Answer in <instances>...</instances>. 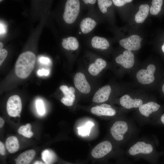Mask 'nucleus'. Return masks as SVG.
<instances>
[{
    "label": "nucleus",
    "mask_w": 164,
    "mask_h": 164,
    "mask_svg": "<svg viewBox=\"0 0 164 164\" xmlns=\"http://www.w3.org/2000/svg\"><path fill=\"white\" fill-rule=\"evenodd\" d=\"M31 125L29 123H27L26 125L21 126L18 130L19 134L23 135L24 136L30 138L33 135V133L31 131Z\"/></svg>",
    "instance_id": "nucleus-25"
},
{
    "label": "nucleus",
    "mask_w": 164,
    "mask_h": 164,
    "mask_svg": "<svg viewBox=\"0 0 164 164\" xmlns=\"http://www.w3.org/2000/svg\"><path fill=\"white\" fill-rule=\"evenodd\" d=\"M162 51L164 53V43L162 46Z\"/></svg>",
    "instance_id": "nucleus-41"
},
{
    "label": "nucleus",
    "mask_w": 164,
    "mask_h": 164,
    "mask_svg": "<svg viewBox=\"0 0 164 164\" xmlns=\"http://www.w3.org/2000/svg\"><path fill=\"white\" fill-rule=\"evenodd\" d=\"M149 7L147 4L140 5L139 9L135 16V21L137 23H142L146 18L149 14Z\"/></svg>",
    "instance_id": "nucleus-19"
},
{
    "label": "nucleus",
    "mask_w": 164,
    "mask_h": 164,
    "mask_svg": "<svg viewBox=\"0 0 164 164\" xmlns=\"http://www.w3.org/2000/svg\"><path fill=\"white\" fill-rule=\"evenodd\" d=\"M74 83L76 87L81 92L87 94L90 92V86L82 73L78 72L75 75L74 77Z\"/></svg>",
    "instance_id": "nucleus-9"
},
{
    "label": "nucleus",
    "mask_w": 164,
    "mask_h": 164,
    "mask_svg": "<svg viewBox=\"0 0 164 164\" xmlns=\"http://www.w3.org/2000/svg\"><path fill=\"white\" fill-rule=\"evenodd\" d=\"M36 105L38 114L40 115L44 114L45 113V110L43 101L41 100H37Z\"/></svg>",
    "instance_id": "nucleus-28"
},
{
    "label": "nucleus",
    "mask_w": 164,
    "mask_h": 164,
    "mask_svg": "<svg viewBox=\"0 0 164 164\" xmlns=\"http://www.w3.org/2000/svg\"><path fill=\"white\" fill-rule=\"evenodd\" d=\"M132 0H113L114 4L117 6H121L126 3L132 2Z\"/></svg>",
    "instance_id": "nucleus-30"
},
{
    "label": "nucleus",
    "mask_w": 164,
    "mask_h": 164,
    "mask_svg": "<svg viewBox=\"0 0 164 164\" xmlns=\"http://www.w3.org/2000/svg\"><path fill=\"white\" fill-rule=\"evenodd\" d=\"M42 159L46 164H54L57 160V156L52 150L46 149L41 153Z\"/></svg>",
    "instance_id": "nucleus-23"
},
{
    "label": "nucleus",
    "mask_w": 164,
    "mask_h": 164,
    "mask_svg": "<svg viewBox=\"0 0 164 164\" xmlns=\"http://www.w3.org/2000/svg\"><path fill=\"white\" fill-rule=\"evenodd\" d=\"M161 120L162 122L164 124V114L161 116Z\"/></svg>",
    "instance_id": "nucleus-39"
},
{
    "label": "nucleus",
    "mask_w": 164,
    "mask_h": 164,
    "mask_svg": "<svg viewBox=\"0 0 164 164\" xmlns=\"http://www.w3.org/2000/svg\"><path fill=\"white\" fill-rule=\"evenodd\" d=\"M155 70L154 65L150 64L147 69H142L136 74V78L138 82L142 84H149L153 82L155 80L154 74Z\"/></svg>",
    "instance_id": "nucleus-4"
},
{
    "label": "nucleus",
    "mask_w": 164,
    "mask_h": 164,
    "mask_svg": "<svg viewBox=\"0 0 164 164\" xmlns=\"http://www.w3.org/2000/svg\"><path fill=\"white\" fill-rule=\"evenodd\" d=\"M91 112L93 114H96L98 116H112L114 115L116 113L115 110L112 108L104 107L100 105L92 108Z\"/></svg>",
    "instance_id": "nucleus-17"
},
{
    "label": "nucleus",
    "mask_w": 164,
    "mask_h": 164,
    "mask_svg": "<svg viewBox=\"0 0 164 164\" xmlns=\"http://www.w3.org/2000/svg\"><path fill=\"white\" fill-rule=\"evenodd\" d=\"M162 0H153L152 5L150 9V12L152 15H155L158 14L161 10L163 3Z\"/></svg>",
    "instance_id": "nucleus-26"
},
{
    "label": "nucleus",
    "mask_w": 164,
    "mask_h": 164,
    "mask_svg": "<svg viewBox=\"0 0 164 164\" xmlns=\"http://www.w3.org/2000/svg\"><path fill=\"white\" fill-rule=\"evenodd\" d=\"M69 92L71 94H74L75 93V89L74 88L72 87H70L69 88Z\"/></svg>",
    "instance_id": "nucleus-36"
},
{
    "label": "nucleus",
    "mask_w": 164,
    "mask_h": 164,
    "mask_svg": "<svg viewBox=\"0 0 164 164\" xmlns=\"http://www.w3.org/2000/svg\"><path fill=\"white\" fill-rule=\"evenodd\" d=\"M106 62L101 58L96 59L94 63L89 66L88 71L89 73L92 75L96 76L99 74L102 69L106 66Z\"/></svg>",
    "instance_id": "nucleus-15"
},
{
    "label": "nucleus",
    "mask_w": 164,
    "mask_h": 164,
    "mask_svg": "<svg viewBox=\"0 0 164 164\" xmlns=\"http://www.w3.org/2000/svg\"><path fill=\"white\" fill-rule=\"evenodd\" d=\"M5 150L3 143L0 142V154L2 156H4L5 154Z\"/></svg>",
    "instance_id": "nucleus-32"
},
{
    "label": "nucleus",
    "mask_w": 164,
    "mask_h": 164,
    "mask_svg": "<svg viewBox=\"0 0 164 164\" xmlns=\"http://www.w3.org/2000/svg\"><path fill=\"white\" fill-rule=\"evenodd\" d=\"M4 124V121L1 117L0 118V128H2Z\"/></svg>",
    "instance_id": "nucleus-38"
},
{
    "label": "nucleus",
    "mask_w": 164,
    "mask_h": 164,
    "mask_svg": "<svg viewBox=\"0 0 164 164\" xmlns=\"http://www.w3.org/2000/svg\"><path fill=\"white\" fill-rule=\"evenodd\" d=\"M6 32V27L2 23L0 22V34H3Z\"/></svg>",
    "instance_id": "nucleus-34"
},
{
    "label": "nucleus",
    "mask_w": 164,
    "mask_h": 164,
    "mask_svg": "<svg viewBox=\"0 0 164 164\" xmlns=\"http://www.w3.org/2000/svg\"><path fill=\"white\" fill-rule=\"evenodd\" d=\"M49 73V72L48 70L45 69L44 68L39 70L37 72V73L40 76L43 75L47 76L48 75Z\"/></svg>",
    "instance_id": "nucleus-31"
},
{
    "label": "nucleus",
    "mask_w": 164,
    "mask_h": 164,
    "mask_svg": "<svg viewBox=\"0 0 164 164\" xmlns=\"http://www.w3.org/2000/svg\"><path fill=\"white\" fill-rule=\"evenodd\" d=\"M8 52L7 50L4 49H2L0 50V65L1 66L5 59L7 55Z\"/></svg>",
    "instance_id": "nucleus-29"
},
{
    "label": "nucleus",
    "mask_w": 164,
    "mask_h": 164,
    "mask_svg": "<svg viewBox=\"0 0 164 164\" xmlns=\"http://www.w3.org/2000/svg\"><path fill=\"white\" fill-rule=\"evenodd\" d=\"M80 10V2L78 0L67 1L63 17L65 22L68 24L73 23L78 17Z\"/></svg>",
    "instance_id": "nucleus-2"
},
{
    "label": "nucleus",
    "mask_w": 164,
    "mask_h": 164,
    "mask_svg": "<svg viewBox=\"0 0 164 164\" xmlns=\"http://www.w3.org/2000/svg\"><path fill=\"white\" fill-rule=\"evenodd\" d=\"M111 91V87L106 85L99 88L94 95L92 101L97 103L105 102L108 99Z\"/></svg>",
    "instance_id": "nucleus-11"
},
{
    "label": "nucleus",
    "mask_w": 164,
    "mask_h": 164,
    "mask_svg": "<svg viewBox=\"0 0 164 164\" xmlns=\"http://www.w3.org/2000/svg\"><path fill=\"white\" fill-rule=\"evenodd\" d=\"M39 61L41 63L43 64H47L50 62V60L48 58L44 57H41Z\"/></svg>",
    "instance_id": "nucleus-33"
},
{
    "label": "nucleus",
    "mask_w": 164,
    "mask_h": 164,
    "mask_svg": "<svg viewBox=\"0 0 164 164\" xmlns=\"http://www.w3.org/2000/svg\"><path fill=\"white\" fill-rule=\"evenodd\" d=\"M22 103L20 97L17 95L11 96L7 103L6 110L9 116L12 117L20 116Z\"/></svg>",
    "instance_id": "nucleus-3"
},
{
    "label": "nucleus",
    "mask_w": 164,
    "mask_h": 164,
    "mask_svg": "<svg viewBox=\"0 0 164 164\" xmlns=\"http://www.w3.org/2000/svg\"><path fill=\"white\" fill-rule=\"evenodd\" d=\"M63 47L67 50H74L77 49L79 43L77 39L73 37H69L62 39Z\"/></svg>",
    "instance_id": "nucleus-22"
},
{
    "label": "nucleus",
    "mask_w": 164,
    "mask_h": 164,
    "mask_svg": "<svg viewBox=\"0 0 164 164\" xmlns=\"http://www.w3.org/2000/svg\"><path fill=\"white\" fill-rule=\"evenodd\" d=\"M153 147L149 143L143 141H139L132 146L129 149L128 152L131 155L139 154H148L153 151Z\"/></svg>",
    "instance_id": "nucleus-8"
},
{
    "label": "nucleus",
    "mask_w": 164,
    "mask_h": 164,
    "mask_svg": "<svg viewBox=\"0 0 164 164\" xmlns=\"http://www.w3.org/2000/svg\"><path fill=\"white\" fill-rule=\"evenodd\" d=\"M83 1L86 4L90 3L92 4H94L96 1V0H84Z\"/></svg>",
    "instance_id": "nucleus-35"
},
{
    "label": "nucleus",
    "mask_w": 164,
    "mask_h": 164,
    "mask_svg": "<svg viewBox=\"0 0 164 164\" xmlns=\"http://www.w3.org/2000/svg\"><path fill=\"white\" fill-rule=\"evenodd\" d=\"M5 146L10 153L12 154L16 152L19 148V142L17 138L13 136L9 137L6 140Z\"/></svg>",
    "instance_id": "nucleus-21"
},
{
    "label": "nucleus",
    "mask_w": 164,
    "mask_h": 164,
    "mask_svg": "<svg viewBox=\"0 0 164 164\" xmlns=\"http://www.w3.org/2000/svg\"><path fill=\"white\" fill-rule=\"evenodd\" d=\"M116 62L121 65L124 67L129 69L134 65L135 59L133 53L129 50H126L117 57L115 59Z\"/></svg>",
    "instance_id": "nucleus-10"
},
{
    "label": "nucleus",
    "mask_w": 164,
    "mask_h": 164,
    "mask_svg": "<svg viewBox=\"0 0 164 164\" xmlns=\"http://www.w3.org/2000/svg\"><path fill=\"white\" fill-rule=\"evenodd\" d=\"M32 164H46L40 160H36L34 161Z\"/></svg>",
    "instance_id": "nucleus-37"
},
{
    "label": "nucleus",
    "mask_w": 164,
    "mask_h": 164,
    "mask_svg": "<svg viewBox=\"0 0 164 164\" xmlns=\"http://www.w3.org/2000/svg\"><path fill=\"white\" fill-rule=\"evenodd\" d=\"M128 129L127 123L123 121L115 122L110 129V132L113 137L116 140L121 141L124 138V135Z\"/></svg>",
    "instance_id": "nucleus-5"
},
{
    "label": "nucleus",
    "mask_w": 164,
    "mask_h": 164,
    "mask_svg": "<svg viewBox=\"0 0 164 164\" xmlns=\"http://www.w3.org/2000/svg\"><path fill=\"white\" fill-rule=\"evenodd\" d=\"M120 102L123 107L128 109L139 107L143 104V101L141 99H133L127 94L123 96L120 98Z\"/></svg>",
    "instance_id": "nucleus-13"
},
{
    "label": "nucleus",
    "mask_w": 164,
    "mask_h": 164,
    "mask_svg": "<svg viewBox=\"0 0 164 164\" xmlns=\"http://www.w3.org/2000/svg\"><path fill=\"white\" fill-rule=\"evenodd\" d=\"M162 91L163 93H164V84H163L162 87Z\"/></svg>",
    "instance_id": "nucleus-42"
},
{
    "label": "nucleus",
    "mask_w": 164,
    "mask_h": 164,
    "mask_svg": "<svg viewBox=\"0 0 164 164\" xmlns=\"http://www.w3.org/2000/svg\"><path fill=\"white\" fill-rule=\"evenodd\" d=\"M112 148L111 142L108 141H104L95 146L92 150L91 155L94 158H101L109 153Z\"/></svg>",
    "instance_id": "nucleus-7"
},
{
    "label": "nucleus",
    "mask_w": 164,
    "mask_h": 164,
    "mask_svg": "<svg viewBox=\"0 0 164 164\" xmlns=\"http://www.w3.org/2000/svg\"><path fill=\"white\" fill-rule=\"evenodd\" d=\"M60 89L64 95L61 99V102L66 106H72L75 99V96L74 94H73L70 93L69 88L66 85H61L60 86Z\"/></svg>",
    "instance_id": "nucleus-16"
},
{
    "label": "nucleus",
    "mask_w": 164,
    "mask_h": 164,
    "mask_svg": "<svg viewBox=\"0 0 164 164\" xmlns=\"http://www.w3.org/2000/svg\"><path fill=\"white\" fill-rule=\"evenodd\" d=\"M160 106L157 103L150 101L141 105L139 107V110L142 114L148 117L152 112L158 111Z\"/></svg>",
    "instance_id": "nucleus-14"
},
{
    "label": "nucleus",
    "mask_w": 164,
    "mask_h": 164,
    "mask_svg": "<svg viewBox=\"0 0 164 164\" xmlns=\"http://www.w3.org/2000/svg\"><path fill=\"white\" fill-rule=\"evenodd\" d=\"M92 46L94 48L105 50L108 49L110 44L108 41L104 38L95 36L91 41Z\"/></svg>",
    "instance_id": "nucleus-20"
},
{
    "label": "nucleus",
    "mask_w": 164,
    "mask_h": 164,
    "mask_svg": "<svg viewBox=\"0 0 164 164\" xmlns=\"http://www.w3.org/2000/svg\"><path fill=\"white\" fill-rule=\"evenodd\" d=\"M94 125V124L91 121L87 122L84 126L77 128L79 135L82 136H89L91 129Z\"/></svg>",
    "instance_id": "nucleus-24"
},
{
    "label": "nucleus",
    "mask_w": 164,
    "mask_h": 164,
    "mask_svg": "<svg viewBox=\"0 0 164 164\" xmlns=\"http://www.w3.org/2000/svg\"><path fill=\"white\" fill-rule=\"evenodd\" d=\"M141 38L136 35H132L129 37L120 40L121 46L130 51L139 50L141 46Z\"/></svg>",
    "instance_id": "nucleus-6"
},
{
    "label": "nucleus",
    "mask_w": 164,
    "mask_h": 164,
    "mask_svg": "<svg viewBox=\"0 0 164 164\" xmlns=\"http://www.w3.org/2000/svg\"><path fill=\"white\" fill-rule=\"evenodd\" d=\"M3 46V44L1 42H0V50L2 49Z\"/></svg>",
    "instance_id": "nucleus-40"
},
{
    "label": "nucleus",
    "mask_w": 164,
    "mask_h": 164,
    "mask_svg": "<svg viewBox=\"0 0 164 164\" xmlns=\"http://www.w3.org/2000/svg\"><path fill=\"white\" fill-rule=\"evenodd\" d=\"M36 155L35 150L30 149L20 154L15 159V164H30Z\"/></svg>",
    "instance_id": "nucleus-12"
},
{
    "label": "nucleus",
    "mask_w": 164,
    "mask_h": 164,
    "mask_svg": "<svg viewBox=\"0 0 164 164\" xmlns=\"http://www.w3.org/2000/svg\"><path fill=\"white\" fill-rule=\"evenodd\" d=\"M36 59L35 55L31 51H27L21 54L15 65L16 76L22 79L27 77L34 68Z\"/></svg>",
    "instance_id": "nucleus-1"
},
{
    "label": "nucleus",
    "mask_w": 164,
    "mask_h": 164,
    "mask_svg": "<svg viewBox=\"0 0 164 164\" xmlns=\"http://www.w3.org/2000/svg\"><path fill=\"white\" fill-rule=\"evenodd\" d=\"M97 22L93 19L89 18L84 19L81 22L80 26L82 32L84 34L91 31L95 27Z\"/></svg>",
    "instance_id": "nucleus-18"
},
{
    "label": "nucleus",
    "mask_w": 164,
    "mask_h": 164,
    "mask_svg": "<svg viewBox=\"0 0 164 164\" xmlns=\"http://www.w3.org/2000/svg\"><path fill=\"white\" fill-rule=\"evenodd\" d=\"M97 3L101 11L103 13H106L107 8L110 6L112 4V1L109 0H98Z\"/></svg>",
    "instance_id": "nucleus-27"
}]
</instances>
